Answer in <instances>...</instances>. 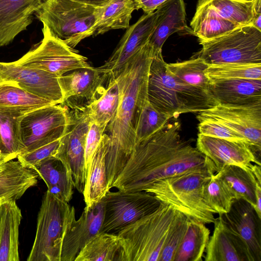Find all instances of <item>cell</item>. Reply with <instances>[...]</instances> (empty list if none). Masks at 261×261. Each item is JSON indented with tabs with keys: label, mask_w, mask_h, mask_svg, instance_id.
<instances>
[{
	"label": "cell",
	"mask_w": 261,
	"mask_h": 261,
	"mask_svg": "<svg viewBox=\"0 0 261 261\" xmlns=\"http://www.w3.org/2000/svg\"><path fill=\"white\" fill-rule=\"evenodd\" d=\"M254 208L259 218H261V184H258L255 192V205Z\"/></svg>",
	"instance_id": "46"
},
{
	"label": "cell",
	"mask_w": 261,
	"mask_h": 261,
	"mask_svg": "<svg viewBox=\"0 0 261 261\" xmlns=\"http://www.w3.org/2000/svg\"><path fill=\"white\" fill-rule=\"evenodd\" d=\"M59 77L64 101L69 109L87 106L97 96L110 74L100 67L92 66L71 71Z\"/></svg>",
	"instance_id": "16"
},
{
	"label": "cell",
	"mask_w": 261,
	"mask_h": 261,
	"mask_svg": "<svg viewBox=\"0 0 261 261\" xmlns=\"http://www.w3.org/2000/svg\"><path fill=\"white\" fill-rule=\"evenodd\" d=\"M219 216L249 261H261V218L253 206L243 199H235L229 211Z\"/></svg>",
	"instance_id": "14"
},
{
	"label": "cell",
	"mask_w": 261,
	"mask_h": 261,
	"mask_svg": "<svg viewBox=\"0 0 261 261\" xmlns=\"http://www.w3.org/2000/svg\"><path fill=\"white\" fill-rule=\"evenodd\" d=\"M214 174L208 171H190L158 180L145 191L187 217L210 224L215 222L216 213L204 201L203 191Z\"/></svg>",
	"instance_id": "5"
},
{
	"label": "cell",
	"mask_w": 261,
	"mask_h": 261,
	"mask_svg": "<svg viewBox=\"0 0 261 261\" xmlns=\"http://www.w3.org/2000/svg\"><path fill=\"white\" fill-rule=\"evenodd\" d=\"M200 122L216 121L243 137L258 160L261 151V100L243 105L218 104L198 112Z\"/></svg>",
	"instance_id": "13"
},
{
	"label": "cell",
	"mask_w": 261,
	"mask_h": 261,
	"mask_svg": "<svg viewBox=\"0 0 261 261\" xmlns=\"http://www.w3.org/2000/svg\"><path fill=\"white\" fill-rule=\"evenodd\" d=\"M4 165V163L0 164V172L2 170V169H3Z\"/></svg>",
	"instance_id": "49"
},
{
	"label": "cell",
	"mask_w": 261,
	"mask_h": 261,
	"mask_svg": "<svg viewBox=\"0 0 261 261\" xmlns=\"http://www.w3.org/2000/svg\"><path fill=\"white\" fill-rule=\"evenodd\" d=\"M135 10L133 0H111L104 7L99 8L94 36L110 30L127 29Z\"/></svg>",
	"instance_id": "33"
},
{
	"label": "cell",
	"mask_w": 261,
	"mask_h": 261,
	"mask_svg": "<svg viewBox=\"0 0 261 261\" xmlns=\"http://www.w3.org/2000/svg\"><path fill=\"white\" fill-rule=\"evenodd\" d=\"M172 117L156 110L147 100L139 114L135 127L136 146L162 128Z\"/></svg>",
	"instance_id": "36"
},
{
	"label": "cell",
	"mask_w": 261,
	"mask_h": 261,
	"mask_svg": "<svg viewBox=\"0 0 261 261\" xmlns=\"http://www.w3.org/2000/svg\"><path fill=\"white\" fill-rule=\"evenodd\" d=\"M190 218L179 212L169 232L159 261H173L176 252L187 232Z\"/></svg>",
	"instance_id": "40"
},
{
	"label": "cell",
	"mask_w": 261,
	"mask_h": 261,
	"mask_svg": "<svg viewBox=\"0 0 261 261\" xmlns=\"http://www.w3.org/2000/svg\"><path fill=\"white\" fill-rule=\"evenodd\" d=\"M180 127L178 122L167 123L137 144L112 188L142 191L158 180L190 171L216 173L208 158L181 138Z\"/></svg>",
	"instance_id": "1"
},
{
	"label": "cell",
	"mask_w": 261,
	"mask_h": 261,
	"mask_svg": "<svg viewBox=\"0 0 261 261\" xmlns=\"http://www.w3.org/2000/svg\"><path fill=\"white\" fill-rule=\"evenodd\" d=\"M158 13L155 29L148 42L154 51L162 46L171 34L188 28L184 0H167L156 10Z\"/></svg>",
	"instance_id": "22"
},
{
	"label": "cell",
	"mask_w": 261,
	"mask_h": 261,
	"mask_svg": "<svg viewBox=\"0 0 261 261\" xmlns=\"http://www.w3.org/2000/svg\"><path fill=\"white\" fill-rule=\"evenodd\" d=\"M24 114L0 109V164L13 160L21 153L19 123Z\"/></svg>",
	"instance_id": "28"
},
{
	"label": "cell",
	"mask_w": 261,
	"mask_h": 261,
	"mask_svg": "<svg viewBox=\"0 0 261 261\" xmlns=\"http://www.w3.org/2000/svg\"><path fill=\"white\" fill-rule=\"evenodd\" d=\"M153 53L148 42L119 71L111 75L117 79L120 98L115 116L105 131L108 137L106 166L109 191L136 147L135 127L148 100V79Z\"/></svg>",
	"instance_id": "2"
},
{
	"label": "cell",
	"mask_w": 261,
	"mask_h": 261,
	"mask_svg": "<svg viewBox=\"0 0 261 261\" xmlns=\"http://www.w3.org/2000/svg\"><path fill=\"white\" fill-rule=\"evenodd\" d=\"M250 169L254 174L257 181L261 184V170L260 165L257 164H252Z\"/></svg>",
	"instance_id": "47"
},
{
	"label": "cell",
	"mask_w": 261,
	"mask_h": 261,
	"mask_svg": "<svg viewBox=\"0 0 261 261\" xmlns=\"http://www.w3.org/2000/svg\"><path fill=\"white\" fill-rule=\"evenodd\" d=\"M31 169L44 181L48 191L67 202L71 200L74 188L60 161L51 158Z\"/></svg>",
	"instance_id": "29"
},
{
	"label": "cell",
	"mask_w": 261,
	"mask_h": 261,
	"mask_svg": "<svg viewBox=\"0 0 261 261\" xmlns=\"http://www.w3.org/2000/svg\"><path fill=\"white\" fill-rule=\"evenodd\" d=\"M253 1L254 15L261 14V0Z\"/></svg>",
	"instance_id": "48"
},
{
	"label": "cell",
	"mask_w": 261,
	"mask_h": 261,
	"mask_svg": "<svg viewBox=\"0 0 261 261\" xmlns=\"http://www.w3.org/2000/svg\"><path fill=\"white\" fill-rule=\"evenodd\" d=\"M199 57L207 65L261 63V31L251 24L240 26L216 38L199 40Z\"/></svg>",
	"instance_id": "8"
},
{
	"label": "cell",
	"mask_w": 261,
	"mask_h": 261,
	"mask_svg": "<svg viewBox=\"0 0 261 261\" xmlns=\"http://www.w3.org/2000/svg\"><path fill=\"white\" fill-rule=\"evenodd\" d=\"M196 147L213 162L217 172L227 165H236L245 169H250L252 163L260 165V162L244 142L198 134Z\"/></svg>",
	"instance_id": "18"
},
{
	"label": "cell",
	"mask_w": 261,
	"mask_h": 261,
	"mask_svg": "<svg viewBox=\"0 0 261 261\" xmlns=\"http://www.w3.org/2000/svg\"><path fill=\"white\" fill-rule=\"evenodd\" d=\"M210 237V230L205 224L190 218L187 232L173 261H201Z\"/></svg>",
	"instance_id": "31"
},
{
	"label": "cell",
	"mask_w": 261,
	"mask_h": 261,
	"mask_svg": "<svg viewBox=\"0 0 261 261\" xmlns=\"http://www.w3.org/2000/svg\"><path fill=\"white\" fill-rule=\"evenodd\" d=\"M120 98L117 79L115 76H109L106 87H103L94 100L85 107L91 122H95L106 129L115 116Z\"/></svg>",
	"instance_id": "27"
},
{
	"label": "cell",
	"mask_w": 261,
	"mask_h": 261,
	"mask_svg": "<svg viewBox=\"0 0 261 261\" xmlns=\"http://www.w3.org/2000/svg\"><path fill=\"white\" fill-rule=\"evenodd\" d=\"M69 121V109L62 104L24 114L19 123L21 153L60 139L65 133Z\"/></svg>",
	"instance_id": "12"
},
{
	"label": "cell",
	"mask_w": 261,
	"mask_h": 261,
	"mask_svg": "<svg viewBox=\"0 0 261 261\" xmlns=\"http://www.w3.org/2000/svg\"><path fill=\"white\" fill-rule=\"evenodd\" d=\"M43 25L42 39L16 61L17 63L58 77L76 69L91 66L86 57L68 46L54 35L46 25Z\"/></svg>",
	"instance_id": "10"
},
{
	"label": "cell",
	"mask_w": 261,
	"mask_h": 261,
	"mask_svg": "<svg viewBox=\"0 0 261 261\" xmlns=\"http://www.w3.org/2000/svg\"><path fill=\"white\" fill-rule=\"evenodd\" d=\"M209 91L218 104H249L261 100V80H211Z\"/></svg>",
	"instance_id": "21"
},
{
	"label": "cell",
	"mask_w": 261,
	"mask_h": 261,
	"mask_svg": "<svg viewBox=\"0 0 261 261\" xmlns=\"http://www.w3.org/2000/svg\"><path fill=\"white\" fill-rule=\"evenodd\" d=\"M198 128L199 134L204 136L230 141L242 142L248 144L247 141L239 134L212 120H205L199 122Z\"/></svg>",
	"instance_id": "42"
},
{
	"label": "cell",
	"mask_w": 261,
	"mask_h": 261,
	"mask_svg": "<svg viewBox=\"0 0 261 261\" xmlns=\"http://www.w3.org/2000/svg\"><path fill=\"white\" fill-rule=\"evenodd\" d=\"M108 139V136L104 133L87 169L83 194L87 207H91L100 201L109 191L106 166Z\"/></svg>",
	"instance_id": "24"
},
{
	"label": "cell",
	"mask_w": 261,
	"mask_h": 261,
	"mask_svg": "<svg viewBox=\"0 0 261 261\" xmlns=\"http://www.w3.org/2000/svg\"><path fill=\"white\" fill-rule=\"evenodd\" d=\"M22 219L16 200L0 204V261H19V228Z\"/></svg>",
	"instance_id": "23"
},
{
	"label": "cell",
	"mask_w": 261,
	"mask_h": 261,
	"mask_svg": "<svg viewBox=\"0 0 261 261\" xmlns=\"http://www.w3.org/2000/svg\"><path fill=\"white\" fill-rule=\"evenodd\" d=\"M69 115V125L54 158L62 164L73 188L83 194L87 174L85 144L91 120L85 108L71 109Z\"/></svg>",
	"instance_id": "9"
},
{
	"label": "cell",
	"mask_w": 261,
	"mask_h": 261,
	"mask_svg": "<svg viewBox=\"0 0 261 261\" xmlns=\"http://www.w3.org/2000/svg\"><path fill=\"white\" fill-rule=\"evenodd\" d=\"M75 219L73 206L47 190L37 217L35 238L27 261H61L65 237Z\"/></svg>",
	"instance_id": "6"
},
{
	"label": "cell",
	"mask_w": 261,
	"mask_h": 261,
	"mask_svg": "<svg viewBox=\"0 0 261 261\" xmlns=\"http://www.w3.org/2000/svg\"><path fill=\"white\" fill-rule=\"evenodd\" d=\"M207 67L199 57L180 62L167 63L168 70L182 82L209 91L211 80L205 73Z\"/></svg>",
	"instance_id": "35"
},
{
	"label": "cell",
	"mask_w": 261,
	"mask_h": 261,
	"mask_svg": "<svg viewBox=\"0 0 261 261\" xmlns=\"http://www.w3.org/2000/svg\"><path fill=\"white\" fill-rule=\"evenodd\" d=\"M120 250L117 233L99 232L85 245L74 261H119Z\"/></svg>",
	"instance_id": "34"
},
{
	"label": "cell",
	"mask_w": 261,
	"mask_h": 261,
	"mask_svg": "<svg viewBox=\"0 0 261 261\" xmlns=\"http://www.w3.org/2000/svg\"><path fill=\"white\" fill-rule=\"evenodd\" d=\"M102 200L104 216L100 232L114 233L153 212L161 203L153 194L145 191H109Z\"/></svg>",
	"instance_id": "11"
},
{
	"label": "cell",
	"mask_w": 261,
	"mask_h": 261,
	"mask_svg": "<svg viewBox=\"0 0 261 261\" xmlns=\"http://www.w3.org/2000/svg\"><path fill=\"white\" fill-rule=\"evenodd\" d=\"M179 212L161 202L153 212L119 231V261H159Z\"/></svg>",
	"instance_id": "4"
},
{
	"label": "cell",
	"mask_w": 261,
	"mask_h": 261,
	"mask_svg": "<svg viewBox=\"0 0 261 261\" xmlns=\"http://www.w3.org/2000/svg\"><path fill=\"white\" fill-rule=\"evenodd\" d=\"M85 5L96 8H102L106 6L111 0H71Z\"/></svg>",
	"instance_id": "45"
},
{
	"label": "cell",
	"mask_w": 261,
	"mask_h": 261,
	"mask_svg": "<svg viewBox=\"0 0 261 261\" xmlns=\"http://www.w3.org/2000/svg\"><path fill=\"white\" fill-rule=\"evenodd\" d=\"M215 174L230 189L236 199H243L255 206L257 185L261 184L257 181L250 169L227 165Z\"/></svg>",
	"instance_id": "30"
},
{
	"label": "cell",
	"mask_w": 261,
	"mask_h": 261,
	"mask_svg": "<svg viewBox=\"0 0 261 261\" xmlns=\"http://www.w3.org/2000/svg\"><path fill=\"white\" fill-rule=\"evenodd\" d=\"M205 73L210 80H261V63H225L208 65Z\"/></svg>",
	"instance_id": "38"
},
{
	"label": "cell",
	"mask_w": 261,
	"mask_h": 261,
	"mask_svg": "<svg viewBox=\"0 0 261 261\" xmlns=\"http://www.w3.org/2000/svg\"><path fill=\"white\" fill-rule=\"evenodd\" d=\"M190 26L199 40H208L224 35L241 25L223 17L209 3L198 0Z\"/></svg>",
	"instance_id": "26"
},
{
	"label": "cell",
	"mask_w": 261,
	"mask_h": 261,
	"mask_svg": "<svg viewBox=\"0 0 261 261\" xmlns=\"http://www.w3.org/2000/svg\"><path fill=\"white\" fill-rule=\"evenodd\" d=\"M55 105L30 93L12 82L0 84V109L25 114Z\"/></svg>",
	"instance_id": "32"
},
{
	"label": "cell",
	"mask_w": 261,
	"mask_h": 261,
	"mask_svg": "<svg viewBox=\"0 0 261 261\" xmlns=\"http://www.w3.org/2000/svg\"><path fill=\"white\" fill-rule=\"evenodd\" d=\"M2 202H3L2 201V200H1L0 199V204H1V203H2Z\"/></svg>",
	"instance_id": "50"
},
{
	"label": "cell",
	"mask_w": 261,
	"mask_h": 261,
	"mask_svg": "<svg viewBox=\"0 0 261 261\" xmlns=\"http://www.w3.org/2000/svg\"><path fill=\"white\" fill-rule=\"evenodd\" d=\"M12 82L24 90L55 105L64 101L59 77L45 71L19 64L0 62V84Z\"/></svg>",
	"instance_id": "15"
},
{
	"label": "cell",
	"mask_w": 261,
	"mask_h": 261,
	"mask_svg": "<svg viewBox=\"0 0 261 261\" xmlns=\"http://www.w3.org/2000/svg\"><path fill=\"white\" fill-rule=\"evenodd\" d=\"M60 139L19 154L17 158L18 161L24 167L32 169L43 161L54 158L60 144Z\"/></svg>",
	"instance_id": "41"
},
{
	"label": "cell",
	"mask_w": 261,
	"mask_h": 261,
	"mask_svg": "<svg viewBox=\"0 0 261 261\" xmlns=\"http://www.w3.org/2000/svg\"><path fill=\"white\" fill-rule=\"evenodd\" d=\"M104 216L102 200L85 206L80 217L74 219L64 239L61 261H74L85 245L100 232Z\"/></svg>",
	"instance_id": "19"
},
{
	"label": "cell",
	"mask_w": 261,
	"mask_h": 261,
	"mask_svg": "<svg viewBox=\"0 0 261 261\" xmlns=\"http://www.w3.org/2000/svg\"><path fill=\"white\" fill-rule=\"evenodd\" d=\"M167 0H133L136 10L142 9L145 13L154 12Z\"/></svg>",
	"instance_id": "44"
},
{
	"label": "cell",
	"mask_w": 261,
	"mask_h": 261,
	"mask_svg": "<svg viewBox=\"0 0 261 261\" xmlns=\"http://www.w3.org/2000/svg\"><path fill=\"white\" fill-rule=\"evenodd\" d=\"M42 0H0V47L11 43L33 22Z\"/></svg>",
	"instance_id": "20"
},
{
	"label": "cell",
	"mask_w": 261,
	"mask_h": 261,
	"mask_svg": "<svg viewBox=\"0 0 261 261\" xmlns=\"http://www.w3.org/2000/svg\"><path fill=\"white\" fill-rule=\"evenodd\" d=\"M209 3L223 17L239 25L251 24L253 0H201Z\"/></svg>",
	"instance_id": "37"
},
{
	"label": "cell",
	"mask_w": 261,
	"mask_h": 261,
	"mask_svg": "<svg viewBox=\"0 0 261 261\" xmlns=\"http://www.w3.org/2000/svg\"><path fill=\"white\" fill-rule=\"evenodd\" d=\"M158 17L156 10L145 13L130 25L111 57L100 67L110 75L119 71L148 42L155 29Z\"/></svg>",
	"instance_id": "17"
},
{
	"label": "cell",
	"mask_w": 261,
	"mask_h": 261,
	"mask_svg": "<svg viewBox=\"0 0 261 261\" xmlns=\"http://www.w3.org/2000/svg\"><path fill=\"white\" fill-rule=\"evenodd\" d=\"M214 229L205 252V261H249L234 235L219 216L215 218Z\"/></svg>",
	"instance_id": "25"
},
{
	"label": "cell",
	"mask_w": 261,
	"mask_h": 261,
	"mask_svg": "<svg viewBox=\"0 0 261 261\" xmlns=\"http://www.w3.org/2000/svg\"><path fill=\"white\" fill-rule=\"evenodd\" d=\"M153 52L147 97L156 110L176 118L181 114L198 113L218 105L208 90L186 84L172 74L162 51Z\"/></svg>",
	"instance_id": "3"
},
{
	"label": "cell",
	"mask_w": 261,
	"mask_h": 261,
	"mask_svg": "<svg viewBox=\"0 0 261 261\" xmlns=\"http://www.w3.org/2000/svg\"><path fill=\"white\" fill-rule=\"evenodd\" d=\"M98 14L99 8L71 0H44L34 13L54 35L73 49L94 36Z\"/></svg>",
	"instance_id": "7"
},
{
	"label": "cell",
	"mask_w": 261,
	"mask_h": 261,
	"mask_svg": "<svg viewBox=\"0 0 261 261\" xmlns=\"http://www.w3.org/2000/svg\"><path fill=\"white\" fill-rule=\"evenodd\" d=\"M203 195L207 205L219 215L228 213L236 199L230 189L215 173L204 185Z\"/></svg>",
	"instance_id": "39"
},
{
	"label": "cell",
	"mask_w": 261,
	"mask_h": 261,
	"mask_svg": "<svg viewBox=\"0 0 261 261\" xmlns=\"http://www.w3.org/2000/svg\"><path fill=\"white\" fill-rule=\"evenodd\" d=\"M105 131V128L95 122H90L85 144V165L86 170L92 156L102 139Z\"/></svg>",
	"instance_id": "43"
}]
</instances>
